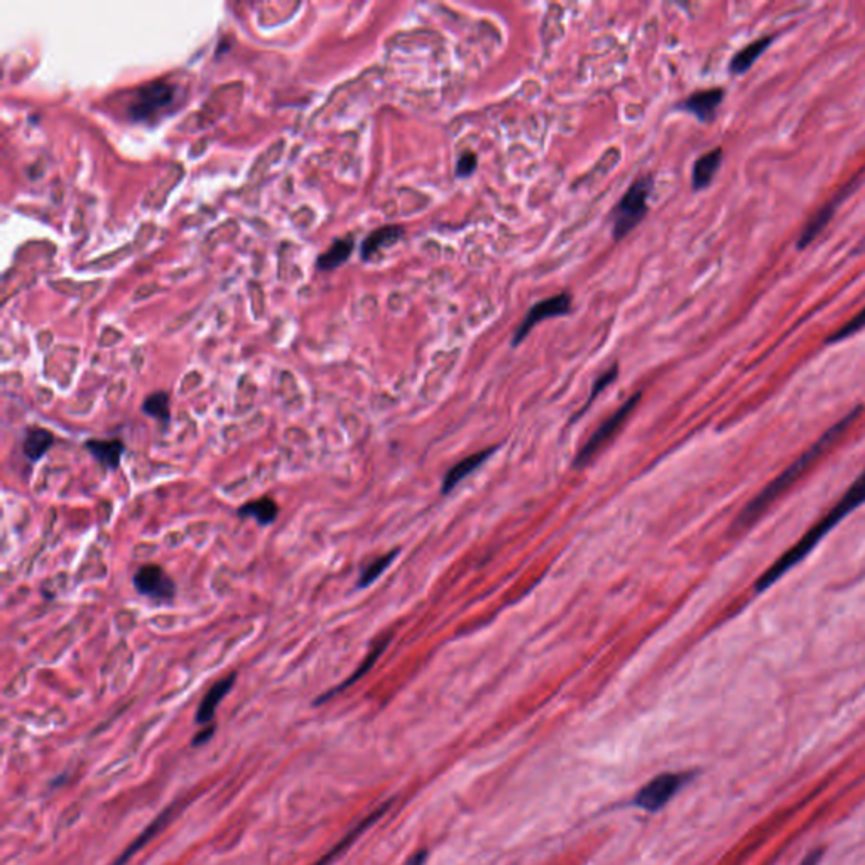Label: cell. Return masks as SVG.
I'll return each mask as SVG.
<instances>
[{
  "label": "cell",
  "mask_w": 865,
  "mask_h": 865,
  "mask_svg": "<svg viewBox=\"0 0 865 865\" xmlns=\"http://www.w3.org/2000/svg\"><path fill=\"white\" fill-rule=\"evenodd\" d=\"M861 411L862 407H857V410L851 411L845 418L835 423L829 431L824 432L820 440L815 441L788 469L784 470L783 474L777 475L768 487L762 488L759 496H756L751 503L747 504L746 509L740 512L739 518H737V528L746 529L756 524L771 509V506L776 504L784 494L788 493L789 488L851 429V426L861 416Z\"/></svg>",
  "instance_id": "cell-1"
},
{
  "label": "cell",
  "mask_w": 865,
  "mask_h": 865,
  "mask_svg": "<svg viewBox=\"0 0 865 865\" xmlns=\"http://www.w3.org/2000/svg\"><path fill=\"white\" fill-rule=\"evenodd\" d=\"M864 503L865 470L855 478L854 484L849 487L847 493L843 494L842 499L833 506L829 515L824 516L820 522H817V524H815L792 550H788L783 556H780L770 569H765L764 575H762L758 584H756V592H764L768 588L773 587L780 578L788 574L789 569L795 568L798 563H801L806 556L810 555L815 546H817L835 526H839L843 519L852 515V512Z\"/></svg>",
  "instance_id": "cell-2"
},
{
  "label": "cell",
  "mask_w": 865,
  "mask_h": 865,
  "mask_svg": "<svg viewBox=\"0 0 865 865\" xmlns=\"http://www.w3.org/2000/svg\"><path fill=\"white\" fill-rule=\"evenodd\" d=\"M655 178L641 176L628 186L618 207L612 211V238L622 241L628 232H633L647 214V200L651 195Z\"/></svg>",
  "instance_id": "cell-3"
},
{
  "label": "cell",
  "mask_w": 865,
  "mask_h": 865,
  "mask_svg": "<svg viewBox=\"0 0 865 865\" xmlns=\"http://www.w3.org/2000/svg\"><path fill=\"white\" fill-rule=\"evenodd\" d=\"M690 777V774L684 773L659 774L637 792L634 805L646 811H659L673 799Z\"/></svg>",
  "instance_id": "cell-4"
},
{
  "label": "cell",
  "mask_w": 865,
  "mask_h": 865,
  "mask_svg": "<svg viewBox=\"0 0 865 865\" xmlns=\"http://www.w3.org/2000/svg\"><path fill=\"white\" fill-rule=\"evenodd\" d=\"M639 400L641 392H637V394H634L631 400L625 401V403L622 404L618 411H615L614 415L609 416V418H607L606 422L600 425V428L593 432L592 437L588 438L587 443H585V447L581 448L577 460H575V465L584 466L585 463L590 462V460H592L593 457H596L597 453H599V451L602 450V448L615 437V432L622 428L625 419H627L628 415L633 413L634 407L637 406Z\"/></svg>",
  "instance_id": "cell-5"
},
{
  "label": "cell",
  "mask_w": 865,
  "mask_h": 865,
  "mask_svg": "<svg viewBox=\"0 0 865 865\" xmlns=\"http://www.w3.org/2000/svg\"><path fill=\"white\" fill-rule=\"evenodd\" d=\"M569 311H572V298H569V295H566V292L556 295V297L546 298V300L538 301V303L529 308L524 320L519 323L518 330H516L515 333V338H512V345L516 347V345L524 342L529 332H531L534 326L540 325L541 322H544V320L563 316V314H568Z\"/></svg>",
  "instance_id": "cell-6"
},
{
  "label": "cell",
  "mask_w": 865,
  "mask_h": 865,
  "mask_svg": "<svg viewBox=\"0 0 865 865\" xmlns=\"http://www.w3.org/2000/svg\"><path fill=\"white\" fill-rule=\"evenodd\" d=\"M134 587L141 596L155 602H171L176 597V584L161 566L146 565L134 575Z\"/></svg>",
  "instance_id": "cell-7"
},
{
  "label": "cell",
  "mask_w": 865,
  "mask_h": 865,
  "mask_svg": "<svg viewBox=\"0 0 865 865\" xmlns=\"http://www.w3.org/2000/svg\"><path fill=\"white\" fill-rule=\"evenodd\" d=\"M173 86L166 83H151L137 93V102L130 107L134 119H149L155 112L166 107L173 101Z\"/></svg>",
  "instance_id": "cell-8"
},
{
  "label": "cell",
  "mask_w": 865,
  "mask_h": 865,
  "mask_svg": "<svg viewBox=\"0 0 865 865\" xmlns=\"http://www.w3.org/2000/svg\"><path fill=\"white\" fill-rule=\"evenodd\" d=\"M722 101H724V90H702V92L693 93V95L680 102L678 108L695 115L700 123H712L715 119V115H717Z\"/></svg>",
  "instance_id": "cell-9"
},
{
  "label": "cell",
  "mask_w": 865,
  "mask_h": 865,
  "mask_svg": "<svg viewBox=\"0 0 865 865\" xmlns=\"http://www.w3.org/2000/svg\"><path fill=\"white\" fill-rule=\"evenodd\" d=\"M235 678H238V674H229V677L217 681V683L208 690L207 695L204 696L200 706H198V712H196V722H198V724L204 725V727L205 725L211 724L215 712L219 708L220 702L226 699L227 693L232 690Z\"/></svg>",
  "instance_id": "cell-10"
},
{
  "label": "cell",
  "mask_w": 865,
  "mask_h": 865,
  "mask_svg": "<svg viewBox=\"0 0 865 865\" xmlns=\"http://www.w3.org/2000/svg\"><path fill=\"white\" fill-rule=\"evenodd\" d=\"M722 160H724V152L720 148L712 149L700 155L699 160L693 164L692 171V186L696 192L708 188L714 182L715 174L720 170Z\"/></svg>",
  "instance_id": "cell-11"
},
{
  "label": "cell",
  "mask_w": 865,
  "mask_h": 865,
  "mask_svg": "<svg viewBox=\"0 0 865 865\" xmlns=\"http://www.w3.org/2000/svg\"><path fill=\"white\" fill-rule=\"evenodd\" d=\"M391 805L392 801H388L384 803V805L379 806L378 810H373L369 817L364 818V820L357 824L356 829L350 830V832H348L347 835H345L344 839H342L341 842H338L337 845L332 849V851L326 852V854L323 855L319 862H314L313 865H328L330 862L335 861V858H337L342 852L347 851L351 843L356 842V840L359 839V837L362 835L367 829H369L370 824L376 823V821H378L379 818H381L382 815H384L385 811L391 808Z\"/></svg>",
  "instance_id": "cell-12"
},
{
  "label": "cell",
  "mask_w": 865,
  "mask_h": 865,
  "mask_svg": "<svg viewBox=\"0 0 865 865\" xmlns=\"http://www.w3.org/2000/svg\"><path fill=\"white\" fill-rule=\"evenodd\" d=\"M389 641H391V636H385L382 637L381 641H378V643L373 644L372 651H370L369 655H367V658L364 659L362 665H360L359 668H357L356 673L351 674L350 678H347V680H345L344 683L338 684V687L332 688V690H328V692L323 693V695H320L319 699L314 700V705H322V703L328 702V700H332L333 696L338 695V693L341 692H344L345 688H348L350 687V684H354L356 683V681H359L360 678H362L364 674H366L367 671H369L370 668H372V666L376 665V662H378L379 656H381L382 653H384L385 647L389 646Z\"/></svg>",
  "instance_id": "cell-13"
},
{
  "label": "cell",
  "mask_w": 865,
  "mask_h": 865,
  "mask_svg": "<svg viewBox=\"0 0 865 865\" xmlns=\"http://www.w3.org/2000/svg\"><path fill=\"white\" fill-rule=\"evenodd\" d=\"M85 448L92 453L93 459L105 469L117 470L120 460H123L126 445L123 440H89Z\"/></svg>",
  "instance_id": "cell-14"
},
{
  "label": "cell",
  "mask_w": 865,
  "mask_h": 865,
  "mask_svg": "<svg viewBox=\"0 0 865 865\" xmlns=\"http://www.w3.org/2000/svg\"><path fill=\"white\" fill-rule=\"evenodd\" d=\"M494 450L496 448H488V450L478 451L475 455L466 457L463 459L462 462L457 463V465L451 466L450 472L445 475L443 481V494L450 493L451 488H455L466 475L472 474L482 463L487 462L488 457L493 455Z\"/></svg>",
  "instance_id": "cell-15"
},
{
  "label": "cell",
  "mask_w": 865,
  "mask_h": 865,
  "mask_svg": "<svg viewBox=\"0 0 865 865\" xmlns=\"http://www.w3.org/2000/svg\"><path fill=\"white\" fill-rule=\"evenodd\" d=\"M171 817H173V806L168 808V810H164L160 817L155 818V820L149 824L148 829H146L141 835L137 837V839L130 843L129 847H127L126 851L119 855V858H117V861H115L112 865L127 864V862H129L130 858L137 854V852L141 851L142 847H146L148 842H151V840L154 839V837L158 835V833H160L164 827H166L168 821L171 820Z\"/></svg>",
  "instance_id": "cell-16"
},
{
  "label": "cell",
  "mask_w": 865,
  "mask_h": 865,
  "mask_svg": "<svg viewBox=\"0 0 865 865\" xmlns=\"http://www.w3.org/2000/svg\"><path fill=\"white\" fill-rule=\"evenodd\" d=\"M53 445H55V437H53V432L48 431V429H27L23 445L24 455H26L31 462H39V460L51 450Z\"/></svg>",
  "instance_id": "cell-17"
},
{
  "label": "cell",
  "mask_w": 865,
  "mask_h": 865,
  "mask_svg": "<svg viewBox=\"0 0 865 865\" xmlns=\"http://www.w3.org/2000/svg\"><path fill=\"white\" fill-rule=\"evenodd\" d=\"M403 233L404 230L397 226L382 227V229L370 233L369 238H367L362 244L364 260H370V257H372L373 254H378L381 249L391 247V245L396 244V242H400V239L403 238Z\"/></svg>",
  "instance_id": "cell-18"
},
{
  "label": "cell",
  "mask_w": 865,
  "mask_h": 865,
  "mask_svg": "<svg viewBox=\"0 0 865 865\" xmlns=\"http://www.w3.org/2000/svg\"><path fill=\"white\" fill-rule=\"evenodd\" d=\"M771 43H773L771 37H762V39H756L751 45H747L746 48L740 49V51L734 56L733 61H730V73H746V71L756 64L759 56H761L765 49L770 48Z\"/></svg>",
  "instance_id": "cell-19"
},
{
  "label": "cell",
  "mask_w": 865,
  "mask_h": 865,
  "mask_svg": "<svg viewBox=\"0 0 865 865\" xmlns=\"http://www.w3.org/2000/svg\"><path fill=\"white\" fill-rule=\"evenodd\" d=\"M278 504L274 503L270 497L252 500V503L244 504V506L239 509V516H242V518L255 519L261 526L273 524L276 518H278Z\"/></svg>",
  "instance_id": "cell-20"
},
{
  "label": "cell",
  "mask_w": 865,
  "mask_h": 865,
  "mask_svg": "<svg viewBox=\"0 0 865 865\" xmlns=\"http://www.w3.org/2000/svg\"><path fill=\"white\" fill-rule=\"evenodd\" d=\"M351 251H354V239H342V241L335 242L325 254L320 255V269H335V267L341 266L350 257Z\"/></svg>",
  "instance_id": "cell-21"
},
{
  "label": "cell",
  "mask_w": 865,
  "mask_h": 865,
  "mask_svg": "<svg viewBox=\"0 0 865 865\" xmlns=\"http://www.w3.org/2000/svg\"><path fill=\"white\" fill-rule=\"evenodd\" d=\"M142 411L151 418L158 419V422H170V396H168V392H154L151 396L146 397Z\"/></svg>",
  "instance_id": "cell-22"
},
{
  "label": "cell",
  "mask_w": 865,
  "mask_h": 865,
  "mask_svg": "<svg viewBox=\"0 0 865 865\" xmlns=\"http://www.w3.org/2000/svg\"><path fill=\"white\" fill-rule=\"evenodd\" d=\"M397 553L400 552L394 550V552L388 553V555L381 556V558L373 560L372 563H369V565L362 569L359 581H357V587L366 588L369 587L370 584H373V581L378 580V578L384 574V569L389 568V565L394 562Z\"/></svg>",
  "instance_id": "cell-23"
},
{
  "label": "cell",
  "mask_w": 865,
  "mask_h": 865,
  "mask_svg": "<svg viewBox=\"0 0 865 865\" xmlns=\"http://www.w3.org/2000/svg\"><path fill=\"white\" fill-rule=\"evenodd\" d=\"M865 328V308L861 311V313L852 319L851 322L845 323L842 328L837 330L833 333L832 337L829 338V344H837V342L845 341V338L852 337L855 333L861 332V330Z\"/></svg>",
  "instance_id": "cell-24"
},
{
  "label": "cell",
  "mask_w": 865,
  "mask_h": 865,
  "mask_svg": "<svg viewBox=\"0 0 865 865\" xmlns=\"http://www.w3.org/2000/svg\"><path fill=\"white\" fill-rule=\"evenodd\" d=\"M619 367L612 366L611 369L607 370L606 373H602L599 379H597L596 384H593L592 394L588 397L587 404H585L584 410L580 411V416L584 415L587 407L596 401V397L599 396L600 392L607 388V385L611 384L612 381H615L618 378Z\"/></svg>",
  "instance_id": "cell-25"
},
{
  "label": "cell",
  "mask_w": 865,
  "mask_h": 865,
  "mask_svg": "<svg viewBox=\"0 0 865 865\" xmlns=\"http://www.w3.org/2000/svg\"><path fill=\"white\" fill-rule=\"evenodd\" d=\"M477 154L472 151L463 152V154L460 155L459 161H457V176H459V178H469V176H472V174L477 171Z\"/></svg>",
  "instance_id": "cell-26"
},
{
  "label": "cell",
  "mask_w": 865,
  "mask_h": 865,
  "mask_svg": "<svg viewBox=\"0 0 865 865\" xmlns=\"http://www.w3.org/2000/svg\"><path fill=\"white\" fill-rule=\"evenodd\" d=\"M214 734H215V725L214 724L207 725V727H204V730H200V733L196 734V736L193 737V746L198 747L201 746V743H207L208 740H210L211 737H214Z\"/></svg>",
  "instance_id": "cell-27"
},
{
  "label": "cell",
  "mask_w": 865,
  "mask_h": 865,
  "mask_svg": "<svg viewBox=\"0 0 865 865\" xmlns=\"http://www.w3.org/2000/svg\"><path fill=\"white\" fill-rule=\"evenodd\" d=\"M821 857H823V851L817 849V851L808 852L799 865H818L820 864Z\"/></svg>",
  "instance_id": "cell-28"
},
{
  "label": "cell",
  "mask_w": 865,
  "mask_h": 865,
  "mask_svg": "<svg viewBox=\"0 0 865 865\" xmlns=\"http://www.w3.org/2000/svg\"><path fill=\"white\" fill-rule=\"evenodd\" d=\"M426 858H428V854L425 851L416 852L415 855H411L404 865H425Z\"/></svg>",
  "instance_id": "cell-29"
},
{
  "label": "cell",
  "mask_w": 865,
  "mask_h": 865,
  "mask_svg": "<svg viewBox=\"0 0 865 865\" xmlns=\"http://www.w3.org/2000/svg\"><path fill=\"white\" fill-rule=\"evenodd\" d=\"M864 251H865V239L864 241L861 242V245H858V249L855 252H857L858 254V252H864Z\"/></svg>",
  "instance_id": "cell-30"
}]
</instances>
